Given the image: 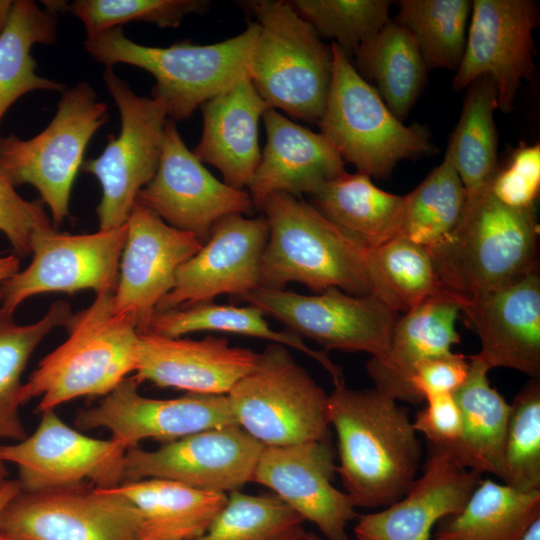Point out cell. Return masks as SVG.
<instances>
[{"instance_id":"obj_4","label":"cell","mask_w":540,"mask_h":540,"mask_svg":"<svg viewBox=\"0 0 540 540\" xmlns=\"http://www.w3.org/2000/svg\"><path fill=\"white\" fill-rule=\"evenodd\" d=\"M258 33L254 21L242 33L222 42L152 47L130 40L122 27H115L88 37L84 46L106 68L124 63L152 74V98L162 102L168 118L185 120L209 99L249 75Z\"/></svg>"},{"instance_id":"obj_18","label":"cell","mask_w":540,"mask_h":540,"mask_svg":"<svg viewBox=\"0 0 540 540\" xmlns=\"http://www.w3.org/2000/svg\"><path fill=\"white\" fill-rule=\"evenodd\" d=\"M136 379L126 377L95 406L75 416L80 430L105 428L127 450L144 440L163 444L204 430L236 425L227 395L189 393L179 398L141 395Z\"/></svg>"},{"instance_id":"obj_19","label":"cell","mask_w":540,"mask_h":540,"mask_svg":"<svg viewBox=\"0 0 540 540\" xmlns=\"http://www.w3.org/2000/svg\"><path fill=\"white\" fill-rule=\"evenodd\" d=\"M337 473L330 438L264 446L252 481L272 490L327 540H352L348 524L358 517L349 496L333 485Z\"/></svg>"},{"instance_id":"obj_5","label":"cell","mask_w":540,"mask_h":540,"mask_svg":"<svg viewBox=\"0 0 540 540\" xmlns=\"http://www.w3.org/2000/svg\"><path fill=\"white\" fill-rule=\"evenodd\" d=\"M261 209L269 229L260 263L261 287L283 289L297 282L315 294L336 287L355 296L371 295L365 250L311 203L275 193Z\"/></svg>"},{"instance_id":"obj_10","label":"cell","mask_w":540,"mask_h":540,"mask_svg":"<svg viewBox=\"0 0 540 540\" xmlns=\"http://www.w3.org/2000/svg\"><path fill=\"white\" fill-rule=\"evenodd\" d=\"M103 80L118 106L121 129L118 136L109 135L103 152L81 170L101 185L96 213L99 229L108 230L127 223L140 190L154 177L169 119L162 102L136 95L112 69L106 68Z\"/></svg>"},{"instance_id":"obj_20","label":"cell","mask_w":540,"mask_h":540,"mask_svg":"<svg viewBox=\"0 0 540 540\" xmlns=\"http://www.w3.org/2000/svg\"><path fill=\"white\" fill-rule=\"evenodd\" d=\"M268 233L264 216L231 214L218 220L206 243L179 267L173 289L156 311L212 302L224 294L241 298L260 286V263Z\"/></svg>"},{"instance_id":"obj_22","label":"cell","mask_w":540,"mask_h":540,"mask_svg":"<svg viewBox=\"0 0 540 540\" xmlns=\"http://www.w3.org/2000/svg\"><path fill=\"white\" fill-rule=\"evenodd\" d=\"M422 475L381 511L358 515L354 540H432L436 525L459 512L482 479L452 452L428 444Z\"/></svg>"},{"instance_id":"obj_8","label":"cell","mask_w":540,"mask_h":540,"mask_svg":"<svg viewBox=\"0 0 540 540\" xmlns=\"http://www.w3.org/2000/svg\"><path fill=\"white\" fill-rule=\"evenodd\" d=\"M108 108L84 81L67 87L49 125L31 139L0 137V172L14 187L34 186L48 206L52 224L70 217V195L86 147L108 120Z\"/></svg>"},{"instance_id":"obj_2","label":"cell","mask_w":540,"mask_h":540,"mask_svg":"<svg viewBox=\"0 0 540 540\" xmlns=\"http://www.w3.org/2000/svg\"><path fill=\"white\" fill-rule=\"evenodd\" d=\"M535 207L504 205L489 184L467 193L462 217L441 244L428 248L444 289L465 306L537 269Z\"/></svg>"},{"instance_id":"obj_23","label":"cell","mask_w":540,"mask_h":540,"mask_svg":"<svg viewBox=\"0 0 540 540\" xmlns=\"http://www.w3.org/2000/svg\"><path fill=\"white\" fill-rule=\"evenodd\" d=\"M461 312L481 349L475 357L489 369L517 370L540 378V276L535 269L518 281L471 299Z\"/></svg>"},{"instance_id":"obj_41","label":"cell","mask_w":540,"mask_h":540,"mask_svg":"<svg viewBox=\"0 0 540 540\" xmlns=\"http://www.w3.org/2000/svg\"><path fill=\"white\" fill-rule=\"evenodd\" d=\"M510 405L499 479L521 491L540 490V380L531 379Z\"/></svg>"},{"instance_id":"obj_7","label":"cell","mask_w":540,"mask_h":540,"mask_svg":"<svg viewBox=\"0 0 540 540\" xmlns=\"http://www.w3.org/2000/svg\"><path fill=\"white\" fill-rule=\"evenodd\" d=\"M331 51V82L318 124L344 163L370 177L386 179L400 161L433 152L423 126L404 125L347 54L335 43Z\"/></svg>"},{"instance_id":"obj_13","label":"cell","mask_w":540,"mask_h":540,"mask_svg":"<svg viewBox=\"0 0 540 540\" xmlns=\"http://www.w3.org/2000/svg\"><path fill=\"white\" fill-rule=\"evenodd\" d=\"M126 236L127 223L90 234L61 233L53 225L37 229L30 264L0 286L1 308L13 314L27 298L51 292H114Z\"/></svg>"},{"instance_id":"obj_21","label":"cell","mask_w":540,"mask_h":540,"mask_svg":"<svg viewBox=\"0 0 540 540\" xmlns=\"http://www.w3.org/2000/svg\"><path fill=\"white\" fill-rule=\"evenodd\" d=\"M202 245L194 234L167 224L136 202L127 220L113 294L115 312L131 316L144 332L158 303L173 289L177 270Z\"/></svg>"},{"instance_id":"obj_49","label":"cell","mask_w":540,"mask_h":540,"mask_svg":"<svg viewBox=\"0 0 540 540\" xmlns=\"http://www.w3.org/2000/svg\"><path fill=\"white\" fill-rule=\"evenodd\" d=\"M21 490L18 479H6L0 484V514L8 502Z\"/></svg>"},{"instance_id":"obj_28","label":"cell","mask_w":540,"mask_h":540,"mask_svg":"<svg viewBox=\"0 0 540 540\" xmlns=\"http://www.w3.org/2000/svg\"><path fill=\"white\" fill-rule=\"evenodd\" d=\"M311 197L312 205L364 250L402 236L404 196L378 188L366 174L345 171Z\"/></svg>"},{"instance_id":"obj_24","label":"cell","mask_w":540,"mask_h":540,"mask_svg":"<svg viewBox=\"0 0 540 540\" xmlns=\"http://www.w3.org/2000/svg\"><path fill=\"white\" fill-rule=\"evenodd\" d=\"M259 353L231 346L224 337L171 338L139 332L133 377L193 394L227 395L256 365Z\"/></svg>"},{"instance_id":"obj_50","label":"cell","mask_w":540,"mask_h":540,"mask_svg":"<svg viewBox=\"0 0 540 540\" xmlns=\"http://www.w3.org/2000/svg\"><path fill=\"white\" fill-rule=\"evenodd\" d=\"M12 4L13 0H0V34L7 23Z\"/></svg>"},{"instance_id":"obj_11","label":"cell","mask_w":540,"mask_h":540,"mask_svg":"<svg viewBox=\"0 0 540 540\" xmlns=\"http://www.w3.org/2000/svg\"><path fill=\"white\" fill-rule=\"evenodd\" d=\"M140 514L123 495L89 483L19 491L0 514L11 540H140Z\"/></svg>"},{"instance_id":"obj_44","label":"cell","mask_w":540,"mask_h":540,"mask_svg":"<svg viewBox=\"0 0 540 540\" xmlns=\"http://www.w3.org/2000/svg\"><path fill=\"white\" fill-rule=\"evenodd\" d=\"M492 194L506 206L535 207L540 190V146L524 145L513 151L508 163L498 167L489 183Z\"/></svg>"},{"instance_id":"obj_32","label":"cell","mask_w":540,"mask_h":540,"mask_svg":"<svg viewBox=\"0 0 540 540\" xmlns=\"http://www.w3.org/2000/svg\"><path fill=\"white\" fill-rule=\"evenodd\" d=\"M371 295L395 313L406 314L438 298L463 303L442 286L430 250L405 237L364 251Z\"/></svg>"},{"instance_id":"obj_45","label":"cell","mask_w":540,"mask_h":540,"mask_svg":"<svg viewBox=\"0 0 540 540\" xmlns=\"http://www.w3.org/2000/svg\"><path fill=\"white\" fill-rule=\"evenodd\" d=\"M50 225L43 203L23 199L0 172V233L9 241L13 253L19 258L31 254L33 233Z\"/></svg>"},{"instance_id":"obj_17","label":"cell","mask_w":540,"mask_h":540,"mask_svg":"<svg viewBox=\"0 0 540 540\" xmlns=\"http://www.w3.org/2000/svg\"><path fill=\"white\" fill-rule=\"evenodd\" d=\"M136 202L203 243L218 220L231 214H248L254 208L248 191L227 185L204 167L187 148L172 120L166 124L157 171L140 190Z\"/></svg>"},{"instance_id":"obj_27","label":"cell","mask_w":540,"mask_h":540,"mask_svg":"<svg viewBox=\"0 0 540 540\" xmlns=\"http://www.w3.org/2000/svg\"><path fill=\"white\" fill-rule=\"evenodd\" d=\"M461 309L455 300L438 298L399 316L386 351L366 363L375 389L396 401L417 403L409 377L418 364L449 354L460 343L456 322Z\"/></svg>"},{"instance_id":"obj_46","label":"cell","mask_w":540,"mask_h":540,"mask_svg":"<svg viewBox=\"0 0 540 540\" xmlns=\"http://www.w3.org/2000/svg\"><path fill=\"white\" fill-rule=\"evenodd\" d=\"M469 371V357L451 352L424 360L416 366L408 380L417 403L431 396L454 394L464 383Z\"/></svg>"},{"instance_id":"obj_53","label":"cell","mask_w":540,"mask_h":540,"mask_svg":"<svg viewBox=\"0 0 540 540\" xmlns=\"http://www.w3.org/2000/svg\"><path fill=\"white\" fill-rule=\"evenodd\" d=\"M305 540H321V539L314 533L308 532Z\"/></svg>"},{"instance_id":"obj_3","label":"cell","mask_w":540,"mask_h":540,"mask_svg":"<svg viewBox=\"0 0 540 540\" xmlns=\"http://www.w3.org/2000/svg\"><path fill=\"white\" fill-rule=\"evenodd\" d=\"M113 294H96L87 308L72 314L67 339L24 383L23 404L41 397L36 412L43 414L80 397L105 396L135 373L139 331L131 316L115 312Z\"/></svg>"},{"instance_id":"obj_15","label":"cell","mask_w":540,"mask_h":540,"mask_svg":"<svg viewBox=\"0 0 540 540\" xmlns=\"http://www.w3.org/2000/svg\"><path fill=\"white\" fill-rule=\"evenodd\" d=\"M263 447L238 425L194 433L156 450L136 446L126 451L123 482L166 479L227 494L252 481Z\"/></svg>"},{"instance_id":"obj_42","label":"cell","mask_w":540,"mask_h":540,"mask_svg":"<svg viewBox=\"0 0 540 540\" xmlns=\"http://www.w3.org/2000/svg\"><path fill=\"white\" fill-rule=\"evenodd\" d=\"M294 10L318 33L334 40L348 57L389 20L388 0H292Z\"/></svg>"},{"instance_id":"obj_34","label":"cell","mask_w":540,"mask_h":540,"mask_svg":"<svg viewBox=\"0 0 540 540\" xmlns=\"http://www.w3.org/2000/svg\"><path fill=\"white\" fill-rule=\"evenodd\" d=\"M58 18L31 0H14L7 23L0 34V122L9 107L33 90L62 93L67 86L41 77L31 55L34 44L56 41Z\"/></svg>"},{"instance_id":"obj_38","label":"cell","mask_w":540,"mask_h":540,"mask_svg":"<svg viewBox=\"0 0 540 540\" xmlns=\"http://www.w3.org/2000/svg\"><path fill=\"white\" fill-rule=\"evenodd\" d=\"M467 191L446 150L443 161L404 196L402 237L427 248L444 242L458 225Z\"/></svg>"},{"instance_id":"obj_40","label":"cell","mask_w":540,"mask_h":540,"mask_svg":"<svg viewBox=\"0 0 540 540\" xmlns=\"http://www.w3.org/2000/svg\"><path fill=\"white\" fill-rule=\"evenodd\" d=\"M304 522L275 494L236 490L206 532L193 540H305Z\"/></svg>"},{"instance_id":"obj_51","label":"cell","mask_w":540,"mask_h":540,"mask_svg":"<svg viewBox=\"0 0 540 540\" xmlns=\"http://www.w3.org/2000/svg\"><path fill=\"white\" fill-rule=\"evenodd\" d=\"M523 540H540V519H537L527 530Z\"/></svg>"},{"instance_id":"obj_12","label":"cell","mask_w":540,"mask_h":540,"mask_svg":"<svg viewBox=\"0 0 540 540\" xmlns=\"http://www.w3.org/2000/svg\"><path fill=\"white\" fill-rule=\"evenodd\" d=\"M282 323L287 331L309 338L325 351H386L399 314L372 295L355 296L336 287L303 295L258 286L240 298Z\"/></svg>"},{"instance_id":"obj_6","label":"cell","mask_w":540,"mask_h":540,"mask_svg":"<svg viewBox=\"0 0 540 540\" xmlns=\"http://www.w3.org/2000/svg\"><path fill=\"white\" fill-rule=\"evenodd\" d=\"M246 5L259 27L249 64L255 89L270 108L318 123L331 82V45L321 41L289 1L256 0Z\"/></svg>"},{"instance_id":"obj_31","label":"cell","mask_w":540,"mask_h":540,"mask_svg":"<svg viewBox=\"0 0 540 540\" xmlns=\"http://www.w3.org/2000/svg\"><path fill=\"white\" fill-rule=\"evenodd\" d=\"M540 519V490L481 479L463 508L436 525L432 540H523Z\"/></svg>"},{"instance_id":"obj_30","label":"cell","mask_w":540,"mask_h":540,"mask_svg":"<svg viewBox=\"0 0 540 540\" xmlns=\"http://www.w3.org/2000/svg\"><path fill=\"white\" fill-rule=\"evenodd\" d=\"M489 370L474 355L469 357L468 375L453 394L461 413L462 434L451 452L466 468L500 478L511 405L490 385Z\"/></svg>"},{"instance_id":"obj_37","label":"cell","mask_w":540,"mask_h":540,"mask_svg":"<svg viewBox=\"0 0 540 540\" xmlns=\"http://www.w3.org/2000/svg\"><path fill=\"white\" fill-rule=\"evenodd\" d=\"M496 109L497 94L492 79L481 76L472 81L446 149L467 193L488 185L499 167Z\"/></svg>"},{"instance_id":"obj_36","label":"cell","mask_w":540,"mask_h":540,"mask_svg":"<svg viewBox=\"0 0 540 540\" xmlns=\"http://www.w3.org/2000/svg\"><path fill=\"white\" fill-rule=\"evenodd\" d=\"M73 312L57 300L38 321L20 325L13 314L0 307V441L25 439L28 434L20 416L22 375L30 356L53 329L65 327Z\"/></svg>"},{"instance_id":"obj_33","label":"cell","mask_w":540,"mask_h":540,"mask_svg":"<svg viewBox=\"0 0 540 540\" xmlns=\"http://www.w3.org/2000/svg\"><path fill=\"white\" fill-rule=\"evenodd\" d=\"M256 306H234L199 303L166 311H156L144 332L177 338L199 331L222 332L265 339L298 350L318 362L331 376L333 384L344 381L342 370L326 351L311 349L300 336L284 330L277 331Z\"/></svg>"},{"instance_id":"obj_35","label":"cell","mask_w":540,"mask_h":540,"mask_svg":"<svg viewBox=\"0 0 540 540\" xmlns=\"http://www.w3.org/2000/svg\"><path fill=\"white\" fill-rule=\"evenodd\" d=\"M354 56L359 74L374 81L386 106L403 121L421 92L428 70L410 32L388 20Z\"/></svg>"},{"instance_id":"obj_9","label":"cell","mask_w":540,"mask_h":540,"mask_svg":"<svg viewBox=\"0 0 540 540\" xmlns=\"http://www.w3.org/2000/svg\"><path fill=\"white\" fill-rule=\"evenodd\" d=\"M227 398L236 425L264 446L329 438L328 395L284 345L259 353Z\"/></svg>"},{"instance_id":"obj_16","label":"cell","mask_w":540,"mask_h":540,"mask_svg":"<svg viewBox=\"0 0 540 540\" xmlns=\"http://www.w3.org/2000/svg\"><path fill=\"white\" fill-rule=\"evenodd\" d=\"M537 4L530 0H474L462 61L453 86L467 87L488 76L497 94L498 109L509 113L524 80L535 73L533 31Z\"/></svg>"},{"instance_id":"obj_26","label":"cell","mask_w":540,"mask_h":540,"mask_svg":"<svg viewBox=\"0 0 540 540\" xmlns=\"http://www.w3.org/2000/svg\"><path fill=\"white\" fill-rule=\"evenodd\" d=\"M268 108L250 76H243L201 106L203 131L192 152L216 167L227 185L244 189L260 162L258 125Z\"/></svg>"},{"instance_id":"obj_43","label":"cell","mask_w":540,"mask_h":540,"mask_svg":"<svg viewBox=\"0 0 540 540\" xmlns=\"http://www.w3.org/2000/svg\"><path fill=\"white\" fill-rule=\"evenodd\" d=\"M203 0H76L68 11L84 25L88 37L129 22H147L176 28L193 13L206 12Z\"/></svg>"},{"instance_id":"obj_25","label":"cell","mask_w":540,"mask_h":540,"mask_svg":"<svg viewBox=\"0 0 540 540\" xmlns=\"http://www.w3.org/2000/svg\"><path fill=\"white\" fill-rule=\"evenodd\" d=\"M266 144L247 186L254 207L272 194H314L345 172L344 161L321 133L301 126L274 108L262 117Z\"/></svg>"},{"instance_id":"obj_52","label":"cell","mask_w":540,"mask_h":540,"mask_svg":"<svg viewBox=\"0 0 540 540\" xmlns=\"http://www.w3.org/2000/svg\"><path fill=\"white\" fill-rule=\"evenodd\" d=\"M5 462L0 458V484L7 479V468Z\"/></svg>"},{"instance_id":"obj_47","label":"cell","mask_w":540,"mask_h":540,"mask_svg":"<svg viewBox=\"0 0 540 540\" xmlns=\"http://www.w3.org/2000/svg\"><path fill=\"white\" fill-rule=\"evenodd\" d=\"M412 422L416 432L422 433L428 444L454 450L462 434V420L453 394L431 396Z\"/></svg>"},{"instance_id":"obj_29","label":"cell","mask_w":540,"mask_h":540,"mask_svg":"<svg viewBox=\"0 0 540 540\" xmlns=\"http://www.w3.org/2000/svg\"><path fill=\"white\" fill-rule=\"evenodd\" d=\"M140 514V540H193L206 532L228 495L166 479L127 481L110 488Z\"/></svg>"},{"instance_id":"obj_1","label":"cell","mask_w":540,"mask_h":540,"mask_svg":"<svg viewBox=\"0 0 540 540\" xmlns=\"http://www.w3.org/2000/svg\"><path fill=\"white\" fill-rule=\"evenodd\" d=\"M345 493L361 508L387 507L417 479L421 443L407 410L377 389L334 384L327 398Z\"/></svg>"},{"instance_id":"obj_48","label":"cell","mask_w":540,"mask_h":540,"mask_svg":"<svg viewBox=\"0 0 540 540\" xmlns=\"http://www.w3.org/2000/svg\"><path fill=\"white\" fill-rule=\"evenodd\" d=\"M20 270V258L12 254L0 253V286ZM1 300V295H0Z\"/></svg>"},{"instance_id":"obj_54","label":"cell","mask_w":540,"mask_h":540,"mask_svg":"<svg viewBox=\"0 0 540 540\" xmlns=\"http://www.w3.org/2000/svg\"><path fill=\"white\" fill-rule=\"evenodd\" d=\"M0 540H11V539H9V538H7V537L0 534Z\"/></svg>"},{"instance_id":"obj_39","label":"cell","mask_w":540,"mask_h":540,"mask_svg":"<svg viewBox=\"0 0 540 540\" xmlns=\"http://www.w3.org/2000/svg\"><path fill=\"white\" fill-rule=\"evenodd\" d=\"M471 8L468 0H402L395 21L413 36L427 69L456 72Z\"/></svg>"},{"instance_id":"obj_14","label":"cell","mask_w":540,"mask_h":540,"mask_svg":"<svg viewBox=\"0 0 540 540\" xmlns=\"http://www.w3.org/2000/svg\"><path fill=\"white\" fill-rule=\"evenodd\" d=\"M126 451L119 441L93 438L68 426L52 410L42 414L35 431L25 439L0 445V458L17 467L23 491L84 483L110 489L124 480Z\"/></svg>"}]
</instances>
